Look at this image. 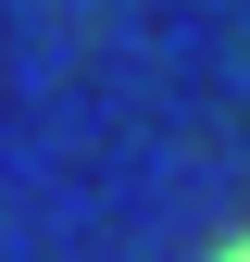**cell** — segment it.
Instances as JSON below:
<instances>
[{
  "label": "cell",
  "mask_w": 250,
  "mask_h": 262,
  "mask_svg": "<svg viewBox=\"0 0 250 262\" xmlns=\"http://www.w3.org/2000/svg\"><path fill=\"white\" fill-rule=\"evenodd\" d=\"M213 262H250V225H238V237H225V250H213Z\"/></svg>",
  "instance_id": "cell-1"
}]
</instances>
